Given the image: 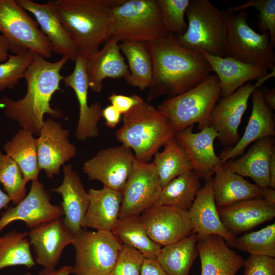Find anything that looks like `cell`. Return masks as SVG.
Returning a JSON list of instances; mask_svg holds the SVG:
<instances>
[{"label":"cell","mask_w":275,"mask_h":275,"mask_svg":"<svg viewBox=\"0 0 275 275\" xmlns=\"http://www.w3.org/2000/svg\"><path fill=\"white\" fill-rule=\"evenodd\" d=\"M152 66L148 101L175 96L194 88L212 72L204 56L178 44L173 35L145 42Z\"/></svg>","instance_id":"6da1fadb"},{"label":"cell","mask_w":275,"mask_h":275,"mask_svg":"<svg viewBox=\"0 0 275 275\" xmlns=\"http://www.w3.org/2000/svg\"><path fill=\"white\" fill-rule=\"evenodd\" d=\"M69 60L62 57L50 62L35 54L24 76L26 83L24 97L17 100L7 96L0 99V108L5 116L36 135L39 134L45 114L56 119L65 118L61 110L51 107L50 101L57 91H63L60 83L64 77L61 71Z\"/></svg>","instance_id":"7a4b0ae2"},{"label":"cell","mask_w":275,"mask_h":275,"mask_svg":"<svg viewBox=\"0 0 275 275\" xmlns=\"http://www.w3.org/2000/svg\"><path fill=\"white\" fill-rule=\"evenodd\" d=\"M125 0H57V12L78 56L84 58L99 50L112 36L113 10Z\"/></svg>","instance_id":"3957f363"},{"label":"cell","mask_w":275,"mask_h":275,"mask_svg":"<svg viewBox=\"0 0 275 275\" xmlns=\"http://www.w3.org/2000/svg\"><path fill=\"white\" fill-rule=\"evenodd\" d=\"M122 121L116 138L132 150L136 160L142 162H150L176 133L165 115L144 101L124 114Z\"/></svg>","instance_id":"277c9868"},{"label":"cell","mask_w":275,"mask_h":275,"mask_svg":"<svg viewBox=\"0 0 275 275\" xmlns=\"http://www.w3.org/2000/svg\"><path fill=\"white\" fill-rule=\"evenodd\" d=\"M185 15L187 28L184 34L173 35L185 48L225 57L226 21L221 10L209 0H189Z\"/></svg>","instance_id":"5b68a950"},{"label":"cell","mask_w":275,"mask_h":275,"mask_svg":"<svg viewBox=\"0 0 275 275\" xmlns=\"http://www.w3.org/2000/svg\"><path fill=\"white\" fill-rule=\"evenodd\" d=\"M221 96L217 76L210 74L187 91L167 97L157 108L168 118L176 132L195 123L201 130L208 126L210 113Z\"/></svg>","instance_id":"8992f818"},{"label":"cell","mask_w":275,"mask_h":275,"mask_svg":"<svg viewBox=\"0 0 275 275\" xmlns=\"http://www.w3.org/2000/svg\"><path fill=\"white\" fill-rule=\"evenodd\" d=\"M113 12L111 38L119 42H153L171 35L157 0H125Z\"/></svg>","instance_id":"52a82bcc"},{"label":"cell","mask_w":275,"mask_h":275,"mask_svg":"<svg viewBox=\"0 0 275 275\" xmlns=\"http://www.w3.org/2000/svg\"><path fill=\"white\" fill-rule=\"evenodd\" d=\"M221 12L226 21L225 57L268 70L275 68V45L271 43L269 33L259 34L252 29L244 10Z\"/></svg>","instance_id":"ba28073f"},{"label":"cell","mask_w":275,"mask_h":275,"mask_svg":"<svg viewBox=\"0 0 275 275\" xmlns=\"http://www.w3.org/2000/svg\"><path fill=\"white\" fill-rule=\"evenodd\" d=\"M75 262L74 275H109L123 244L111 231H88L82 229L75 234L72 243Z\"/></svg>","instance_id":"9c48e42d"},{"label":"cell","mask_w":275,"mask_h":275,"mask_svg":"<svg viewBox=\"0 0 275 275\" xmlns=\"http://www.w3.org/2000/svg\"><path fill=\"white\" fill-rule=\"evenodd\" d=\"M0 32L13 54L30 50L46 59L52 55L51 44L37 22L16 0H0Z\"/></svg>","instance_id":"30bf717a"},{"label":"cell","mask_w":275,"mask_h":275,"mask_svg":"<svg viewBox=\"0 0 275 275\" xmlns=\"http://www.w3.org/2000/svg\"><path fill=\"white\" fill-rule=\"evenodd\" d=\"M162 187L153 162L134 161L132 169L122 190L119 219L140 215L153 206Z\"/></svg>","instance_id":"8fae6325"},{"label":"cell","mask_w":275,"mask_h":275,"mask_svg":"<svg viewBox=\"0 0 275 275\" xmlns=\"http://www.w3.org/2000/svg\"><path fill=\"white\" fill-rule=\"evenodd\" d=\"M134 159L132 150L122 144L100 150L84 163L82 171L89 180L99 181L103 186L122 191Z\"/></svg>","instance_id":"7c38bea8"},{"label":"cell","mask_w":275,"mask_h":275,"mask_svg":"<svg viewBox=\"0 0 275 275\" xmlns=\"http://www.w3.org/2000/svg\"><path fill=\"white\" fill-rule=\"evenodd\" d=\"M51 196L43 184L38 180L32 181L29 193L14 207L2 213L0 217V232L6 226L15 221H23L30 229L64 216L63 210L58 205L52 204Z\"/></svg>","instance_id":"4fadbf2b"},{"label":"cell","mask_w":275,"mask_h":275,"mask_svg":"<svg viewBox=\"0 0 275 275\" xmlns=\"http://www.w3.org/2000/svg\"><path fill=\"white\" fill-rule=\"evenodd\" d=\"M257 88L256 84L249 81L214 105L208 118V126L216 131L217 138L223 145L234 146L239 141L238 127L247 109L249 98Z\"/></svg>","instance_id":"5bb4252c"},{"label":"cell","mask_w":275,"mask_h":275,"mask_svg":"<svg viewBox=\"0 0 275 275\" xmlns=\"http://www.w3.org/2000/svg\"><path fill=\"white\" fill-rule=\"evenodd\" d=\"M140 217L149 237L161 247L176 243L192 234L193 226L187 210L154 205Z\"/></svg>","instance_id":"9a60e30c"},{"label":"cell","mask_w":275,"mask_h":275,"mask_svg":"<svg viewBox=\"0 0 275 275\" xmlns=\"http://www.w3.org/2000/svg\"><path fill=\"white\" fill-rule=\"evenodd\" d=\"M69 131L49 118L44 121L36 139L38 166L49 178L60 174L61 166L74 157L76 147L69 140Z\"/></svg>","instance_id":"2e32d148"},{"label":"cell","mask_w":275,"mask_h":275,"mask_svg":"<svg viewBox=\"0 0 275 275\" xmlns=\"http://www.w3.org/2000/svg\"><path fill=\"white\" fill-rule=\"evenodd\" d=\"M193 126L176 132L175 138L185 152L193 171L200 179L207 182L212 178L215 169L222 164L213 144L218 134L211 126L195 133Z\"/></svg>","instance_id":"e0dca14e"},{"label":"cell","mask_w":275,"mask_h":275,"mask_svg":"<svg viewBox=\"0 0 275 275\" xmlns=\"http://www.w3.org/2000/svg\"><path fill=\"white\" fill-rule=\"evenodd\" d=\"M28 233L36 264L49 269L56 268L64 249L75 239L62 218L42 224Z\"/></svg>","instance_id":"ac0fdd59"},{"label":"cell","mask_w":275,"mask_h":275,"mask_svg":"<svg viewBox=\"0 0 275 275\" xmlns=\"http://www.w3.org/2000/svg\"><path fill=\"white\" fill-rule=\"evenodd\" d=\"M71 73L65 76L64 85L74 91L79 105V119L75 136L78 141L96 137L99 134L98 124L102 117L103 108L99 102L89 105L88 102L89 89L85 58L78 56Z\"/></svg>","instance_id":"d6986e66"},{"label":"cell","mask_w":275,"mask_h":275,"mask_svg":"<svg viewBox=\"0 0 275 275\" xmlns=\"http://www.w3.org/2000/svg\"><path fill=\"white\" fill-rule=\"evenodd\" d=\"M17 4L34 16L49 41L52 51L75 61L78 54L56 11L54 1L40 4L31 0H16Z\"/></svg>","instance_id":"ffe728a7"},{"label":"cell","mask_w":275,"mask_h":275,"mask_svg":"<svg viewBox=\"0 0 275 275\" xmlns=\"http://www.w3.org/2000/svg\"><path fill=\"white\" fill-rule=\"evenodd\" d=\"M64 177L61 184L51 190L61 195V207L63 222L74 235L82 229H86L85 218L90 197L78 174L68 164L64 166Z\"/></svg>","instance_id":"44dd1931"},{"label":"cell","mask_w":275,"mask_h":275,"mask_svg":"<svg viewBox=\"0 0 275 275\" xmlns=\"http://www.w3.org/2000/svg\"><path fill=\"white\" fill-rule=\"evenodd\" d=\"M188 211L192 233L198 238L216 235L223 238L229 246L233 247L236 236L226 229L220 218L214 201L212 178L201 187Z\"/></svg>","instance_id":"7402d4cb"},{"label":"cell","mask_w":275,"mask_h":275,"mask_svg":"<svg viewBox=\"0 0 275 275\" xmlns=\"http://www.w3.org/2000/svg\"><path fill=\"white\" fill-rule=\"evenodd\" d=\"M217 210L226 229L235 236L275 216V205L260 197L239 201Z\"/></svg>","instance_id":"603a6c76"},{"label":"cell","mask_w":275,"mask_h":275,"mask_svg":"<svg viewBox=\"0 0 275 275\" xmlns=\"http://www.w3.org/2000/svg\"><path fill=\"white\" fill-rule=\"evenodd\" d=\"M119 42L111 38L101 50L85 58L89 88L99 93L106 78L125 80L130 74L129 68L121 53Z\"/></svg>","instance_id":"cb8c5ba5"},{"label":"cell","mask_w":275,"mask_h":275,"mask_svg":"<svg viewBox=\"0 0 275 275\" xmlns=\"http://www.w3.org/2000/svg\"><path fill=\"white\" fill-rule=\"evenodd\" d=\"M252 110L243 135L234 146L226 147L220 153L222 164L242 155L251 143L263 138L275 135L274 115L266 105L260 88L251 94Z\"/></svg>","instance_id":"d4e9b609"},{"label":"cell","mask_w":275,"mask_h":275,"mask_svg":"<svg viewBox=\"0 0 275 275\" xmlns=\"http://www.w3.org/2000/svg\"><path fill=\"white\" fill-rule=\"evenodd\" d=\"M275 153L274 140L272 136L255 142L246 153L235 160H229L222 166L242 176L249 177L262 188L269 187V167Z\"/></svg>","instance_id":"484cf974"},{"label":"cell","mask_w":275,"mask_h":275,"mask_svg":"<svg viewBox=\"0 0 275 275\" xmlns=\"http://www.w3.org/2000/svg\"><path fill=\"white\" fill-rule=\"evenodd\" d=\"M201 265V275H235L244 260L218 236L198 238L197 243Z\"/></svg>","instance_id":"4316f807"},{"label":"cell","mask_w":275,"mask_h":275,"mask_svg":"<svg viewBox=\"0 0 275 275\" xmlns=\"http://www.w3.org/2000/svg\"><path fill=\"white\" fill-rule=\"evenodd\" d=\"M217 76L221 95L225 97L252 80L267 75L268 69L262 66L242 62L230 57H220L201 51Z\"/></svg>","instance_id":"83f0119b"},{"label":"cell","mask_w":275,"mask_h":275,"mask_svg":"<svg viewBox=\"0 0 275 275\" xmlns=\"http://www.w3.org/2000/svg\"><path fill=\"white\" fill-rule=\"evenodd\" d=\"M90 203L86 214V227L112 231L119 219L122 194L103 186L88 190Z\"/></svg>","instance_id":"f1b7e54d"},{"label":"cell","mask_w":275,"mask_h":275,"mask_svg":"<svg viewBox=\"0 0 275 275\" xmlns=\"http://www.w3.org/2000/svg\"><path fill=\"white\" fill-rule=\"evenodd\" d=\"M214 174L212 188L217 208L243 200L262 198L263 188L249 182L222 164L215 169Z\"/></svg>","instance_id":"f546056e"},{"label":"cell","mask_w":275,"mask_h":275,"mask_svg":"<svg viewBox=\"0 0 275 275\" xmlns=\"http://www.w3.org/2000/svg\"><path fill=\"white\" fill-rule=\"evenodd\" d=\"M196 234L173 244L163 246L157 257L159 264L167 275H189L193 264L199 255Z\"/></svg>","instance_id":"4dcf8cb0"},{"label":"cell","mask_w":275,"mask_h":275,"mask_svg":"<svg viewBox=\"0 0 275 275\" xmlns=\"http://www.w3.org/2000/svg\"><path fill=\"white\" fill-rule=\"evenodd\" d=\"M28 130H18L3 146L5 154L20 168L25 181L38 180L40 171L38 161L36 139Z\"/></svg>","instance_id":"1f68e13d"},{"label":"cell","mask_w":275,"mask_h":275,"mask_svg":"<svg viewBox=\"0 0 275 275\" xmlns=\"http://www.w3.org/2000/svg\"><path fill=\"white\" fill-rule=\"evenodd\" d=\"M201 188L200 178L192 170L177 177L162 187L154 205H166L188 210Z\"/></svg>","instance_id":"d6a6232c"},{"label":"cell","mask_w":275,"mask_h":275,"mask_svg":"<svg viewBox=\"0 0 275 275\" xmlns=\"http://www.w3.org/2000/svg\"><path fill=\"white\" fill-rule=\"evenodd\" d=\"M119 47L128 63L130 74L126 82L140 90L149 88L152 79V66L145 42H123L119 44Z\"/></svg>","instance_id":"836d02e7"},{"label":"cell","mask_w":275,"mask_h":275,"mask_svg":"<svg viewBox=\"0 0 275 275\" xmlns=\"http://www.w3.org/2000/svg\"><path fill=\"white\" fill-rule=\"evenodd\" d=\"M112 232L123 244L136 250L145 258L156 259L161 248L149 237L140 215L119 219Z\"/></svg>","instance_id":"e575fe53"},{"label":"cell","mask_w":275,"mask_h":275,"mask_svg":"<svg viewBox=\"0 0 275 275\" xmlns=\"http://www.w3.org/2000/svg\"><path fill=\"white\" fill-rule=\"evenodd\" d=\"M163 147L162 151L155 154L152 161L162 187L177 177L193 170L185 152L175 138Z\"/></svg>","instance_id":"d590c367"},{"label":"cell","mask_w":275,"mask_h":275,"mask_svg":"<svg viewBox=\"0 0 275 275\" xmlns=\"http://www.w3.org/2000/svg\"><path fill=\"white\" fill-rule=\"evenodd\" d=\"M26 232L13 230L0 240V270L5 267L22 265L31 268L36 264L30 250Z\"/></svg>","instance_id":"8d00e7d4"},{"label":"cell","mask_w":275,"mask_h":275,"mask_svg":"<svg viewBox=\"0 0 275 275\" xmlns=\"http://www.w3.org/2000/svg\"><path fill=\"white\" fill-rule=\"evenodd\" d=\"M233 247L236 250L258 255L275 257V224L235 238Z\"/></svg>","instance_id":"74e56055"},{"label":"cell","mask_w":275,"mask_h":275,"mask_svg":"<svg viewBox=\"0 0 275 275\" xmlns=\"http://www.w3.org/2000/svg\"><path fill=\"white\" fill-rule=\"evenodd\" d=\"M0 183L11 201L16 205L26 195V182L17 163L0 151Z\"/></svg>","instance_id":"f35d334b"},{"label":"cell","mask_w":275,"mask_h":275,"mask_svg":"<svg viewBox=\"0 0 275 275\" xmlns=\"http://www.w3.org/2000/svg\"><path fill=\"white\" fill-rule=\"evenodd\" d=\"M35 54L30 50L9 54L6 61L0 63V92L6 89H14L19 80L24 78Z\"/></svg>","instance_id":"ab89813d"},{"label":"cell","mask_w":275,"mask_h":275,"mask_svg":"<svg viewBox=\"0 0 275 275\" xmlns=\"http://www.w3.org/2000/svg\"><path fill=\"white\" fill-rule=\"evenodd\" d=\"M162 14L163 22L172 35L180 36L186 31L185 15L189 0H157Z\"/></svg>","instance_id":"60d3db41"},{"label":"cell","mask_w":275,"mask_h":275,"mask_svg":"<svg viewBox=\"0 0 275 275\" xmlns=\"http://www.w3.org/2000/svg\"><path fill=\"white\" fill-rule=\"evenodd\" d=\"M253 7L259 13L257 15V26L263 34L268 32L270 41L275 45V0H248L242 4L233 6L226 10L236 12Z\"/></svg>","instance_id":"b9f144b4"},{"label":"cell","mask_w":275,"mask_h":275,"mask_svg":"<svg viewBox=\"0 0 275 275\" xmlns=\"http://www.w3.org/2000/svg\"><path fill=\"white\" fill-rule=\"evenodd\" d=\"M145 258L136 250L123 244L116 263L109 275H140Z\"/></svg>","instance_id":"7bdbcfd3"},{"label":"cell","mask_w":275,"mask_h":275,"mask_svg":"<svg viewBox=\"0 0 275 275\" xmlns=\"http://www.w3.org/2000/svg\"><path fill=\"white\" fill-rule=\"evenodd\" d=\"M243 275H275L274 258L250 255L244 261Z\"/></svg>","instance_id":"ee69618b"},{"label":"cell","mask_w":275,"mask_h":275,"mask_svg":"<svg viewBox=\"0 0 275 275\" xmlns=\"http://www.w3.org/2000/svg\"><path fill=\"white\" fill-rule=\"evenodd\" d=\"M108 100L111 102V105L123 115L144 101L141 97L135 94L127 96L114 93L108 97Z\"/></svg>","instance_id":"f6af8a7d"},{"label":"cell","mask_w":275,"mask_h":275,"mask_svg":"<svg viewBox=\"0 0 275 275\" xmlns=\"http://www.w3.org/2000/svg\"><path fill=\"white\" fill-rule=\"evenodd\" d=\"M140 275H167L156 259L145 258Z\"/></svg>","instance_id":"bcb514c9"},{"label":"cell","mask_w":275,"mask_h":275,"mask_svg":"<svg viewBox=\"0 0 275 275\" xmlns=\"http://www.w3.org/2000/svg\"><path fill=\"white\" fill-rule=\"evenodd\" d=\"M121 114L112 105L102 109V117L105 121V125L109 128H114L120 122Z\"/></svg>","instance_id":"7dc6e473"},{"label":"cell","mask_w":275,"mask_h":275,"mask_svg":"<svg viewBox=\"0 0 275 275\" xmlns=\"http://www.w3.org/2000/svg\"><path fill=\"white\" fill-rule=\"evenodd\" d=\"M264 101L267 106L271 110L275 109V89L266 88L260 89Z\"/></svg>","instance_id":"c3c4849f"},{"label":"cell","mask_w":275,"mask_h":275,"mask_svg":"<svg viewBox=\"0 0 275 275\" xmlns=\"http://www.w3.org/2000/svg\"><path fill=\"white\" fill-rule=\"evenodd\" d=\"M72 266L64 265L58 269L44 268L38 275H69L71 272Z\"/></svg>","instance_id":"681fc988"},{"label":"cell","mask_w":275,"mask_h":275,"mask_svg":"<svg viewBox=\"0 0 275 275\" xmlns=\"http://www.w3.org/2000/svg\"><path fill=\"white\" fill-rule=\"evenodd\" d=\"M9 45L6 37L0 35V63L5 62L9 57Z\"/></svg>","instance_id":"f907efd6"},{"label":"cell","mask_w":275,"mask_h":275,"mask_svg":"<svg viewBox=\"0 0 275 275\" xmlns=\"http://www.w3.org/2000/svg\"><path fill=\"white\" fill-rule=\"evenodd\" d=\"M269 187L275 188V153L273 154L270 163Z\"/></svg>","instance_id":"816d5d0a"},{"label":"cell","mask_w":275,"mask_h":275,"mask_svg":"<svg viewBox=\"0 0 275 275\" xmlns=\"http://www.w3.org/2000/svg\"><path fill=\"white\" fill-rule=\"evenodd\" d=\"M262 198L269 203L275 205V190L270 187L263 188Z\"/></svg>","instance_id":"f5cc1de1"},{"label":"cell","mask_w":275,"mask_h":275,"mask_svg":"<svg viewBox=\"0 0 275 275\" xmlns=\"http://www.w3.org/2000/svg\"><path fill=\"white\" fill-rule=\"evenodd\" d=\"M10 202H11V199L9 196L0 188V210L7 207Z\"/></svg>","instance_id":"db71d44e"},{"label":"cell","mask_w":275,"mask_h":275,"mask_svg":"<svg viewBox=\"0 0 275 275\" xmlns=\"http://www.w3.org/2000/svg\"><path fill=\"white\" fill-rule=\"evenodd\" d=\"M25 275H32V274L30 272H28L25 273Z\"/></svg>","instance_id":"11a10c76"},{"label":"cell","mask_w":275,"mask_h":275,"mask_svg":"<svg viewBox=\"0 0 275 275\" xmlns=\"http://www.w3.org/2000/svg\"><path fill=\"white\" fill-rule=\"evenodd\" d=\"M1 237H0V240H1Z\"/></svg>","instance_id":"9f6ffc18"}]
</instances>
